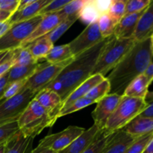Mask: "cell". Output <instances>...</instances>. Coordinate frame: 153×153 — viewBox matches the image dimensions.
<instances>
[{
	"label": "cell",
	"instance_id": "obj_1",
	"mask_svg": "<svg viewBox=\"0 0 153 153\" xmlns=\"http://www.w3.org/2000/svg\"><path fill=\"white\" fill-rule=\"evenodd\" d=\"M111 37L105 38L96 46L75 57L56 79L45 88L57 93L62 102L66 100L81 84L92 76L99 56Z\"/></svg>",
	"mask_w": 153,
	"mask_h": 153
},
{
	"label": "cell",
	"instance_id": "obj_2",
	"mask_svg": "<svg viewBox=\"0 0 153 153\" xmlns=\"http://www.w3.org/2000/svg\"><path fill=\"white\" fill-rule=\"evenodd\" d=\"M152 58L153 47L150 38L136 41L128 53L105 77L110 83V94L123 96L128 85L144 73L152 62Z\"/></svg>",
	"mask_w": 153,
	"mask_h": 153
},
{
	"label": "cell",
	"instance_id": "obj_3",
	"mask_svg": "<svg viewBox=\"0 0 153 153\" xmlns=\"http://www.w3.org/2000/svg\"><path fill=\"white\" fill-rule=\"evenodd\" d=\"M135 43V40L133 37L122 39L117 38L112 35L99 56L92 76L100 74L105 77L106 74L119 64Z\"/></svg>",
	"mask_w": 153,
	"mask_h": 153
},
{
	"label": "cell",
	"instance_id": "obj_4",
	"mask_svg": "<svg viewBox=\"0 0 153 153\" xmlns=\"http://www.w3.org/2000/svg\"><path fill=\"white\" fill-rule=\"evenodd\" d=\"M56 120L33 99L20 115L17 123L24 136L34 138L44 128L52 127Z\"/></svg>",
	"mask_w": 153,
	"mask_h": 153
},
{
	"label": "cell",
	"instance_id": "obj_5",
	"mask_svg": "<svg viewBox=\"0 0 153 153\" xmlns=\"http://www.w3.org/2000/svg\"><path fill=\"white\" fill-rule=\"evenodd\" d=\"M148 103L143 99L123 96L122 100L106 123L105 129L115 132L125 128L140 114Z\"/></svg>",
	"mask_w": 153,
	"mask_h": 153
},
{
	"label": "cell",
	"instance_id": "obj_6",
	"mask_svg": "<svg viewBox=\"0 0 153 153\" xmlns=\"http://www.w3.org/2000/svg\"><path fill=\"white\" fill-rule=\"evenodd\" d=\"M42 18V15H37L28 20L11 24L9 29L0 37V52L20 48L25 39L31 35L41 22Z\"/></svg>",
	"mask_w": 153,
	"mask_h": 153
},
{
	"label": "cell",
	"instance_id": "obj_7",
	"mask_svg": "<svg viewBox=\"0 0 153 153\" xmlns=\"http://www.w3.org/2000/svg\"><path fill=\"white\" fill-rule=\"evenodd\" d=\"M36 94L22 88L16 95L0 102V126L17 121Z\"/></svg>",
	"mask_w": 153,
	"mask_h": 153
},
{
	"label": "cell",
	"instance_id": "obj_8",
	"mask_svg": "<svg viewBox=\"0 0 153 153\" xmlns=\"http://www.w3.org/2000/svg\"><path fill=\"white\" fill-rule=\"evenodd\" d=\"M74 58L58 64H52L46 61L39 64L36 71L26 81L22 88L31 90L37 94L40 91L44 89L52 81L55 80L57 76L73 61Z\"/></svg>",
	"mask_w": 153,
	"mask_h": 153
},
{
	"label": "cell",
	"instance_id": "obj_9",
	"mask_svg": "<svg viewBox=\"0 0 153 153\" xmlns=\"http://www.w3.org/2000/svg\"><path fill=\"white\" fill-rule=\"evenodd\" d=\"M85 131V128L82 127L70 126L60 132L44 137L40 140L38 146L58 152L69 146Z\"/></svg>",
	"mask_w": 153,
	"mask_h": 153
},
{
	"label": "cell",
	"instance_id": "obj_10",
	"mask_svg": "<svg viewBox=\"0 0 153 153\" xmlns=\"http://www.w3.org/2000/svg\"><path fill=\"white\" fill-rule=\"evenodd\" d=\"M104 39L100 33L98 22H95L87 25L85 29L68 45L73 55L76 57L98 44Z\"/></svg>",
	"mask_w": 153,
	"mask_h": 153
},
{
	"label": "cell",
	"instance_id": "obj_11",
	"mask_svg": "<svg viewBox=\"0 0 153 153\" xmlns=\"http://www.w3.org/2000/svg\"><path fill=\"white\" fill-rule=\"evenodd\" d=\"M123 96L114 94H108L97 102V107L92 112L94 125L100 129H103L116 108L122 100Z\"/></svg>",
	"mask_w": 153,
	"mask_h": 153
},
{
	"label": "cell",
	"instance_id": "obj_12",
	"mask_svg": "<svg viewBox=\"0 0 153 153\" xmlns=\"http://www.w3.org/2000/svg\"><path fill=\"white\" fill-rule=\"evenodd\" d=\"M65 19L66 18L60 14L58 12L43 15L41 22L36 27L31 35L28 38L25 39V41L21 45L20 48L26 47L28 45L35 41L36 40L49 34Z\"/></svg>",
	"mask_w": 153,
	"mask_h": 153
},
{
	"label": "cell",
	"instance_id": "obj_13",
	"mask_svg": "<svg viewBox=\"0 0 153 153\" xmlns=\"http://www.w3.org/2000/svg\"><path fill=\"white\" fill-rule=\"evenodd\" d=\"M34 100L55 119L58 120V114L61 109V97L57 93L45 88L37 93Z\"/></svg>",
	"mask_w": 153,
	"mask_h": 153
},
{
	"label": "cell",
	"instance_id": "obj_14",
	"mask_svg": "<svg viewBox=\"0 0 153 153\" xmlns=\"http://www.w3.org/2000/svg\"><path fill=\"white\" fill-rule=\"evenodd\" d=\"M153 34V0L144 10L137 22L133 38L140 42L150 38Z\"/></svg>",
	"mask_w": 153,
	"mask_h": 153
},
{
	"label": "cell",
	"instance_id": "obj_15",
	"mask_svg": "<svg viewBox=\"0 0 153 153\" xmlns=\"http://www.w3.org/2000/svg\"><path fill=\"white\" fill-rule=\"evenodd\" d=\"M136 138L124 129L119 130L114 134L102 153H126Z\"/></svg>",
	"mask_w": 153,
	"mask_h": 153
},
{
	"label": "cell",
	"instance_id": "obj_16",
	"mask_svg": "<svg viewBox=\"0 0 153 153\" xmlns=\"http://www.w3.org/2000/svg\"><path fill=\"white\" fill-rule=\"evenodd\" d=\"M144 10L137 13L126 14L115 27L114 36L117 38H132L137 28V22Z\"/></svg>",
	"mask_w": 153,
	"mask_h": 153
},
{
	"label": "cell",
	"instance_id": "obj_17",
	"mask_svg": "<svg viewBox=\"0 0 153 153\" xmlns=\"http://www.w3.org/2000/svg\"><path fill=\"white\" fill-rule=\"evenodd\" d=\"M100 130L101 129L94 124L90 128L85 129V131L69 146L57 153H82L94 140Z\"/></svg>",
	"mask_w": 153,
	"mask_h": 153
},
{
	"label": "cell",
	"instance_id": "obj_18",
	"mask_svg": "<svg viewBox=\"0 0 153 153\" xmlns=\"http://www.w3.org/2000/svg\"><path fill=\"white\" fill-rule=\"evenodd\" d=\"M105 78V77L100 74L93 75L91 77L88 78L86 81H85L83 83L81 84L66 100H64L62 102L61 109L68 107L70 105H71L72 103L74 102L75 101H76L79 99L85 97L94 87H95L96 85L102 82Z\"/></svg>",
	"mask_w": 153,
	"mask_h": 153
},
{
	"label": "cell",
	"instance_id": "obj_19",
	"mask_svg": "<svg viewBox=\"0 0 153 153\" xmlns=\"http://www.w3.org/2000/svg\"><path fill=\"white\" fill-rule=\"evenodd\" d=\"M33 140V137H25L19 130L6 142L4 153H30L32 150Z\"/></svg>",
	"mask_w": 153,
	"mask_h": 153
},
{
	"label": "cell",
	"instance_id": "obj_20",
	"mask_svg": "<svg viewBox=\"0 0 153 153\" xmlns=\"http://www.w3.org/2000/svg\"><path fill=\"white\" fill-rule=\"evenodd\" d=\"M51 1L52 0H35V1L30 5L24 7L22 10H17L14 14L12 15L9 22L10 24H13L32 19L34 16L39 15L40 10L46 7Z\"/></svg>",
	"mask_w": 153,
	"mask_h": 153
},
{
	"label": "cell",
	"instance_id": "obj_21",
	"mask_svg": "<svg viewBox=\"0 0 153 153\" xmlns=\"http://www.w3.org/2000/svg\"><path fill=\"white\" fill-rule=\"evenodd\" d=\"M150 84L149 79L143 73L135 78L128 85L124 92L123 96L145 100L149 92V86Z\"/></svg>",
	"mask_w": 153,
	"mask_h": 153
},
{
	"label": "cell",
	"instance_id": "obj_22",
	"mask_svg": "<svg viewBox=\"0 0 153 153\" xmlns=\"http://www.w3.org/2000/svg\"><path fill=\"white\" fill-rule=\"evenodd\" d=\"M123 129L136 137L152 133L153 118L137 117Z\"/></svg>",
	"mask_w": 153,
	"mask_h": 153
},
{
	"label": "cell",
	"instance_id": "obj_23",
	"mask_svg": "<svg viewBox=\"0 0 153 153\" xmlns=\"http://www.w3.org/2000/svg\"><path fill=\"white\" fill-rule=\"evenodd\" d=\"M53 46L54 43H52L47 37L43 36L26 47L30 51L33 58L37 61H39L40 59L46 58Z\"/></svg>",
	"mask_w": 153,
	"mask_h": 153
},
{
	"label": "cell",
	"instance_id": "obj_24",
	"mask_svg": "<svg viewBox=\"0 0 153 153\" xmlns=\"http://www.w3.org/2000/svg\"><path fill=\"white\" fill-rule=\"evenodd\" d=\"M38 65L39 64L37 63L25 67H16V66L12 67L8 72L7 85L19 81L28 80L34 74Z\"/></svg>",
	"mask_w": 153,
	"mask_h": 153
},
{
	"label": "cell",
	"instance_id": "obj_25",
	"mask_svg": "<svg viewBox=\"0 0 153 153\" xmlns=\"http://www.w3.org/2000/svg\"><path fill=\"white\" fill-rule=\"evenodd\" d=\"M73 58H74V56L72 54L69 45L64 44L53 46L45 59L46 62L54 64L64 62Z\"/></svg>",
	"mask_w": 153,
	"mask_h": 153
},
{
	"label": "cell",
	"instance_id": "obj_26",
	"mask_svg": "<svg viewBox=\"0 0 153 153\" xmlns=\"http://www.w3.org/2000/svg\"><path fill=\"white\" fill-rule=\"evenodd\" d=\"M115 132H109L105 128L100 130L94 140L82 153H102Z\"/></svg>",
	"mask_w": 153,
	"mask_h": 153
},
{
	"label": "cell",
	"instance_id": "obj_27",
	"mask_svg": "<svg viewBox=\"0 0 153 153\" xmlns=\"http://www.w3.org/2000/svg\"><path fill=\"white\" fill-rule=\"evenodd\" d=\"M101 16V13L96 6L94 0H86L85 5L83 6L79 13V19H80L83 23L88 25L93 22H97Z\"/></svg>",
	"mask_w": 153,
	"mask_h": 153
},
{
	"label": "cell",
	"instance_id": "obj_28",
	"mask_svg": "<svg viewBox=\"0 0 153 153\" xmlns=\"http://www.w3.org/2000/svg\"><path fill=\"white\" fill-rule=\"evenodd\" d=\"M79 19V15H75V16H69L66 18L64 21L61 22L58 25H57L52 31L45 35L52 43L56 42L72 25H73L76 20Z\"/></svg>",
	"mask_w": 153,
	"mask_h": 153
},
{
	"label": "cell",
	"instance_id": "obj_29",
	"mask_svg": "<svg viewBox=\"0 0 153 153\" xmlns=\"http://www.w3.org/2000/svg\"><path fill=\"white\" fill-rule=\"evenodd\" d=\"M111 86L108 80L105 78L102 82L96 85L88 93L85 97L89 99L94 103H97L105 96L110 94Z\"/></svg>",
	"mask_w": 153,
	"mask_h": 153
},
{
	"label": "cell",
	"instance_id": "obj_30",
	"mask_svg": "<svg viewBox=\"0 0 153 153\" xmlns=\"http://www.w3.org/2000/svg\"><path fill=\"white\" fill-rule=\"evenodd\" d=\"M37 63H38V61H37L33 58L31 52L27 47L18 48L14 50L13 66L25 67V66H29L31 64H37Z\"/></svg>",
	"mask_w": 153,
	"mask_h": 153
},
{
	"label": "cell",
	"instance_id": "obj_31",
	"mask_svg": "<svg viewBox=\"0 0 153 153\" xmlns=\"http://www.w3.org/2000/svg\"><path fill=\"white\" fill-rule=\"evenodd\" d=\"M97 22H98L100 33L104 38H107L114 35L117 23L108 16V13L102 15L99 18Z\"/></svg>",
	"mask_w": 153,
	"mask_h": 153
},
{
	"label": "cell",
	"instance_id": "obj_32",
	"mask_svg": "<svg viewBox=\"0 0 153 153\" xmlns=\"http://www.w3.org/2000/svg\"><path fill=\"white\" fill-rule=\"evenodd\" d=\"M126 1L127 0H112L111 1L108 14L117 24L125 16Z\"/></svg>",
	"mask_w": 153,
	"mask_h": 153
},
{
	"label": "cell",
	"instance_id": "obj_33",
	"mask_svg": "<svg viewBox=\"0 0 153 153\" xmlns=\"http://www.w3.org/2000/svg\"><path fill=\"white\" fill-rule=\"evenodd\" d=\"M94 103V102L91 101L89 99L86 98V97L79 99L76 101H75L74 102L72 103L71 105H70L68 107L61 109L59 111V113H58V118L70 114H73L79 110H82V109L88 107V106L91 105Z\"/></svg>",
	"mask_w": 153,
	"mask_h": 153
},
{
	"label": "cell",
	"instance_id": "obj_34",
	"mask_svg": "<svg viewBox=\"0 0 153 153\" xmlns=\"http://www.w3.org/2000/svg\"><path fill=\"white\" fill-rule=\"evenodd\" d=\"M152 138L153 132L137 137L126 153H143Z\"/></svg>",
	"mask_w": 153,
	"mask_h": 153
},
{
	"label": "cell",
	"instance_id": "obj_35",
	"mask_svg": "<svg viewBox=\"0 0 153 153\" xmlns=\"http://www.w3.org/2000/svg\"><path fill=\"white\" fill-rule=\"evenodd\" d=\"M86 0H71L64 8L58 13L65 18L75 15H79L82 7L85 5Z\"/></svg>",
	"mask_w": 153,
	"mask_h": 153
},
{
	"label": "cell",
	"instance_id": "obj_36",
	"mask_svg": "<svg viewBox=\"0 0 153 153\" xmlns=\"http://www.w3.org/2000/svg\"><path fill=\"white\" fill-rule=\"evenodd\" d=\"M19 130L17 121L0 126V144L6 143Z\"/></svg>",
	"mask_w": 153,
	"mask_h": 153
},
{
	"label": "cell",
	"instance_id": "obj_37",
	"mask_svg": "<svg viewBox=\"0 0 153 153\" xmlns=\"http://www.w3.org/2000/svg\"><path fill=\"white\" fill-rule=\"evenodd\" d=\"M150 2L151 0H127L126 14L137 13L143 11L149 6Z\"/></svg>",
	"mask_w": 153,
	"mask_h": 153
},
{
	"label": "cell",
	"instance_id": "obj_38",
	"mask_svg": "<svg viewBox=\"0 0 153 153\" xmlns=\"http://www.w3.org/2000/svg\"><path fill=\"white\" fill-rule=\"evenodd\" d=\"M71 0H53L51 1L46 7H43L39 13V15H46L56 13L64 8Z\"/></svg>",
	"mask_w": 153,
	"mask_h": 153
},
{
	"label": "cell",
	"instance_id": "obj_39",
	"mask_svg": "<svg viewBox=\"0 0 153 153\" xmlns=\"http://www.w3.org/2000/svg\"><path fill=\"white\" fill-rule=\"evenodd\" d=\"M26 81L27 80L19 81V82H13V83L10 84V85H7L5 91H4V94H3L2 97L0 100V102L4 101V100H8V99L16 95L23 88Z\"/></svg>",
	"mask_w": 153,
	"mask_h": 153
},
{
	"label": "cell",
	"instance_id": "obj_40",
	"mask_svg": "<svg viewBox=\"0 0 153 153\" xmlns=\"http://www.w3.org/2000/svg\"><path fill=\"white\" fill-rule=\"evenodd\" d=\"M20 0H0V10L14 14L18 10Z\"/></svg>",
	"mask_w": 153,
	"mask_h": 153
},
{
	"label": "cell",
	"instance_id": "obj_41",
	"mask_svg": "<svg viewBox=\"0 0 153 153\" xmlns=\"http://www.w3.org/2000/svg\"><path fill=\"white\" fill-rule=\"evenodd\" d=\"M13 56L14 50L9 51L4 61L0 64V78L7 73L13 66Z\"/></svg>",
	"mask_w": 153,
	"mask_h": 153
},
{
	"label": "cell",
	"instance_id": "obj_42",
	"mask_svg": "<svg viewBox=\"0 0 153 153\" xmlns=\"http://www.w3.org/2000/svg\"><path fill=\"white\" fill-rule=\"evenodd\" d=\"M97 9L101 15L108 13V9L111 4V0H94Z\"/></svg>",
	"mask_w": 153,
	"mask_h": 153
},
{
	"label": "cell",
	"instance_id": "obj_43",
	"mask_svg": "<svg viewBox=\"0 0 153 153\" xmlns=\"http://www.w3.org/2000/svg\"><path fill=\"white\" fill-rule=\"evenodd\" d=\"M147 103L148 105L147 106H146V108H145L138 116L140 117L153 118V100Z\"/></svg>",
	"mask_w": 153,
	"mask_h": 153
},
{
	"label": "cell",
	"instance_id": "obj_44",
	"mask_svg": "<svg viewBox=\"0 0 153 153\" xmlns=\"http://www.w3.org/2000/svg\"><path fill=\"white\" fill-rule=\"evenodd\" d=\"M9 72V71H8ZM8 72L0 78V100L5 91L7 86V81H8Z\"/></svg>",
	"mask_w": 153,
	"mask_h": 153
},
{
	"label": "cell",
	"instance_id": "obj_45",
	"mask_svg": "<svg viewBox=\"0 0 153 153\" xmlns=\"http://www.w3.org/2000/svg\"><path fill=\"white\" fill-rule=\"evenodd\" d=\"M143 74H144L145 76H146V77L149 79L150 83H152L153 82V62L151 63V64L148 66V67L146 69V70L144 71Z\"/></svg>",
	"mask_w": 153,
	"mask_h": 153
},
{
	"label": "cell",
	"instance_id": "obj_46",
	"mask_svg": "<svg viewBox=\"0 0 153 153\" xmlns=\"http://www.w3.org/2000/svg\"><path fill=\"white\" fill-rule=\"evenodd\" d=\"M10 25H11V24L9 22V20L4 22H0V37L9 29Z\"/></svg>",
	"mask_w": 153,
	"mask_h": 153
},
{
	"label": "cell",
	"instance_id": "obj_47",
	"mask_svg": "<svg viewBox=\"0 0 153 153\" xmlns=\"http://www.w3.org/2000/svg\"><path fill=\"white\" fill-rule=\"evenodd\" d=\"M11 13H7V12L4 11V10H0V22H4L9 20L10 18L11 17Z\"/></svg>",
	"mask_w": 153,
	"mask_h": 153
},
{
	"label": "cell",
	"instance_id": "obj_48",
	"mask_svg": "<svg viewBox=\"0 0 153 153\" xmlns=\"http://www.w3.org/2000/svg\"><path fill=\"white\" fill-rule=\"evenodd\" d=\"M30 153H57V152L50 150V149H46V148L40 147V146H37L35 149H32L31 152Z\"/></svg>",
	"mask_w": 153,
	"mask_h": 153
},
{
	"label": "cell",
	"instance_id": "obj_49",
	"mask_svg": "<svg viewBox=\"0 0 153 153\" xmlns=\"http://www.w3.org/2000/svg\"><path fill=\"white\" fill-rule=\"evenodd\" d=\"M34 1H35V0H20V2H19V5L17 10H22V8L30 5L31 4L34 3Z\"/></svg>",
	"mask_w": 153,
	"mask_h": 153
},
{
	"label": "cell",
	"instance_id": "obj_50",
	"mask_svg": "<svg viewBox=\"0 0 153 153\" xmlns=\"http://www.w3.org/2000/svg\"><path fill=\"white\" fill-rule=\"evenodd\" d=\"M143 153H153V138L150 140Z\"/></svg>",
	"mask_w": 153,
	"mask_h": 153
},
{
	"label": "cell",
	"instance_id": "obj_51",
	"mask_svg": "<svg viewBox=\"0 0 153 153\" xmlns=\"http://www.w3.org/2000/svg\"><path fill=\"white\" fill-rule=\"evenodd\" d=\"M145 100H146V102H149L152 101L153 100V91H149V92H148Z\"/></svg>",
	"mask_w": 153,
	"mask_h": 153
},
{
	"label": "cell",
	"instance_id": "obj_52",
	"mask_svg": "<svg viewBox=\"0 0 153 153\" xmlns=\"http://www.w3.org/2000/svg\"><path fill=\"white\" fill-rule=\"evenodd\" d=\"M8 52L9 51H3V52H0V64L4 61L6 55H7V53H8Z\"/></svg>",
	"mask_w": 153,
	"mask_h": 153
},
{
	"label": "cell",
	"instance_id": "obj_53",
	"mask_svg": "<svg viewBox=\"0 0 153 153\" xmlns=\"http://www.w3.org/2000/svg\"><path fill=\"white\" fill-rule=\"evenodd\" d=\"M5 143H2V144H0V153H4V149H5Z\"/></svg>",
	"mask_w": 153,
	"mask_h": 153
},
{
	"label": "cell",
	"instance_id": "obj_54",
	"mask_svg": "<svg viewBox=\"0 0 153 153\" xmlns=\"http://www.w3.org/2000/svg\"><path fill=\"white\" fill-rule=\"evenodd\" d=\"M150 40H151V43H152V47H153V34H152V36H151Z\"/></svg>",
	"mask_w": 153,
	"mask_h": 153
}]
</instances>
